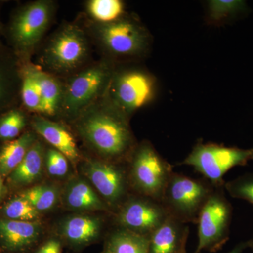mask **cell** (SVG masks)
<instances>
[{
	"label": "cell",
	"instance_id": "obj_3",
	"mask_svg": "<svg viewBox=\"0 0 253 253\" xmlns=\"http://www.w3.org/2000/svg\"><path fill=\"white\" fill-rule=\"evenodd\" d=\"M158 81L140 68H115L105 97L129 118L156 99Z\"/></svg>",
	"mask_w": 253,
	"mask_h": 253
},
{
	"label": "cell",
	"instance_id": "obj_8",
	"mask_svg": "<svg viewBox=\"0 0 253 253\" xmlns=\"http://www.w3.org/2000/svg\"><path fill=\"white\" fill-rule=\"evenodd\" d=\"M232 213V206L224 195V187L215 188L199 214V242L194 253H214L222 249L229 239Z\"/></svg>",
	"mask_w": 253,
	"mask_h": 253
},
{
	"label": "cell",
	"instance_id": "obj_35",
	"mask_svg": "<svg viewBox=\"0 0 253 253\" xmlns=\"http://www.w3.org/2000/svg\"><path fill=\"white\" fill-rule=\"evenodd\" d=\"M179 253H186V242L183 245Z\"/></svg>",
	"mask_w": 253,
	"mask_h": 253
},
{
	"label": "cell",
	"instance_id": "obj_24",
	"mask_svg": "<svg viewBox=\"0 0 253 253\" xmlns=\"http://www.w3.org/2000/svg\"><path fill=\"white\" fill-rule=\"evenodd\" d=\"M86 11L97 24H107L121 19L126 15V7L121 0H91Z\"/></svg>",
	"mask_w": 253,
	"mask_h": 253
},
{
	"label": "cell",
	"instance_id": "obj_23",
	"mask_svg": "<svg viewBox=\"0 0 253 253\" xmlns=\"http://www.w3.org/2000/svg\"><path fill=\"white\" fill-rule=\"evenodd\" d=\"M18 195L27 200L38 212H47L56 207L61 193L59 188L52 184H40L21 191Z\"/></svg>",
	"mask_w": 253,
	"mask_h": 253
},
{
	"label": "cell",
	"instance_id": "obj_7",
	"mask_svg": "<svg viewBox=\"0 0 253 253\" xmlns=\"http://www.w3.org/2000/svg\"><path fill=\"white\" fill-rule=\"evenodd\" d=\"M114 71L112 63L106 61L78 73L63 89L61 109L68 115H80L95 100L104 97Z\"/></svg>",
	"mask_w": 253,
	"mask_h": 253
},
{
	"label": "cell",
	"instance_id": "obj_28",
	"mask_svg": "<svg viewBox=\"0 0 253 253\" xmlns=\"http://www.w3.org/2000/svg\"><path fill=\"white\" fill-rule=\"evenodd\" d=\"M11 63L0 55V111L9 106L15 91L16 74Z\"/></svg>",
	"mask_w": 253,
	"mask_h": 253
},
{
	"label": "cell",
	"instance_id": "obj_30",
	"mask_svg": "<svg viewBox=\"0 0 253 253\" xmlns=\"http://www.w3.org/2000/svg\"><path fill=\"white\" fill-rule=\"evenodd\" d=\"M68 161V158L57 150L54 148L48 149L44 159L46 172L53 177H63L69 170Z\"/></svg>",
	"mask_w": 253,
	"mask_h": 253
},
{
	"label": "cell",
	"instance_id": "obj_12",
	"mask_svg": "<svg viewBox=\"0 0 253 253\" xmlns=\"http://www.w3.org/2000/svg\"><path fill=\"white\" fill-rule=\"evenodd\" d=\"M87 39L78 26L67 25L50 40L44 52L46 64L57 72H68L84 62L88 55Z\"/></svg>",
	"mask_w": 253,
	"mask_h": 253
},
{
	"label": "cell",
	"instance_id": "obj_4",
	"mask_svg": "<svg viewBox=\"0 0 253 253\" xmlns=\"http://www.w3.org/2000/svg\"><path fill=\"white\" fill-rule=\"evenodd\" d=\"M251 161H253V148L240 149L200 141L178 165L191 166L214 187L219 188L224 187V176L231 169L246 166Z\"/></svg>",
	"mask_w": 253,
	"mask_h": 253
},
{
	"label": "cell",
	"instance_id": "obj_1",
	"mask_svg": "<svg viewBox=\"0 0 253 253\" xmlns=\"http://www.w3.org/2000/svg\"><path fill=\"white\" fill-rule=\"evenodd\" d=\"M79 116L78 133L101 159L120 164L129 161L137 144L127 116L105 96L101 102L89 106Z\"/></svg>",
	"mask_w": 253,
	"mask_h": 253
},
{
	"label": "cell",
	"instance_id": "obj_31",
	"mask_svg": "<svg viewBox=\"0 0 253 253\" xmlns=\"http://www.w3.org/2000/svg\"><path fill=\"white\" fill-rule=\"evenodd\" d=\"M63 241L59 238L46 240L35 251L34 253H62Z\"/></svg>",
	"mask_w": 253,
	"mask_h": 253
},
{
	"label": "cell",
	"instance_id": "obj_25",
	"mask_svg": "<svg viewBox=\"0 0 253 253\" xmlns=\"http://www.w3.org/2000/svg\"><path fill=\"white\" fill-rule=\"evenodd\" d=\"M1 218L10 220L40 221L42 214L22 196H15L9 200L0 210Z\"/></svg>",
	"mask_w": 253,
	"mask_h": 253
},
{
	"label": "cell",
	"instance_id": "obj_27",
	"mask_svg": "<svg viewBox=\"0 0 253 253\" xmlns=\"http://www.w3.org/2000/svg\"><path fill=\"white\" fill-rule=\"evenodd\" d=\"M21 93L26 109L33 112H41V96L33 66H27L23 69Z\"/></svg>",
	"mask_w": 253,
	"mask_h": 253
},
{
	"label": "cell",
	"instance_id": "obj_16",
	"mask_svg": "<svg viewBox=\"0 0 253 253\" xmlns=\"http://www.w3.org/2000/svg\"><path fill=\"white\" fill-rule=\"evenodd\" d=\"M31 124L35 132L64 155L70 162L77 164L80 160L79 151L74 138L66 127L42 116L33 118Z\"/></svg>",
	"mask_w": 253,
	"mask_h": 253
},
{
	"label": "cell",
	"instance_id": "obj_15",
	"mask_svg": "<svg viewBox=\"0 0 253 253\" xmlns=\"http://www.w3.org/2000/svg\"><path fill=\"white\" fill-rule=\"evenodd\" d=\"M61 198L64 207L70 211L112 212L88 181L82 177L77 176L68 181L61 194Z\"/></svg>",
	"mask_w": 253,
	"mask_h": 253
},
{
	"label": "cell",
	"instance_id": "obj_2",
	"mask_svg": "<svg viewBox=\"0 0 253 253\" xmlns=\"http://www.w3.org/2000/svg\"><path fill=\"white\" fill-rule=\"evenodd\" d=\"M126 168L130 189L135 194L161 201L173 166L149 141L136 145Z\"/></svg>",
	"mask_w": 253,
	"mask_h": 253
},
{
	"label": "cell",
	"instance_id": "obj_20",
	"mask_svg": "<svg viewBox=\"0 0 253 253\" xmlns=\"http://www.w3.org/2000/svg\"><path fill=\"white\" fill-rule=\"evenodd\" d=\"M41 100V114L55 116L62 105L63 89L57 80L47 73L33 67Z\"/></svg>",
	"mask_w": 253,
	"mask_h": 253
},
{
	"label": "cell",
	"instance_id": "obj_19",
	"mask_svg": "<svg viewBox=\"0 0 253 253\" xmlns=\"http://www.w3.org/2000/svg\"><path fill=\"white\" fill-rule=\"evenodd\" d=\"M101 253H149V236L116 226L105 240Z\"/></svg>",
	"mask_w": 253,
	"mask_h": 253
},
{
	"label": "cell",
	"instance_id": "obj_6",
	"mask_svg": "<svg viewBox=\"0 0 253 253\" xmlns=\"http://www.w3.org/2000/svg\"><path fill=\"white\" fill-rule=\"evenodd\" d=\"M96 37L101 47L116 59H136L146 56L152 38L144 25L125 16L115 22L97 24Z\"/></svg>",
	"mask_w": 253,
	"mask_h": 253
},
{
	"label": "cell",
	"instance_id": "obj_34",
	"mask_svg": "<svg viewBox=\"0 0 253 253\" xmlns=\"http://www.w3.org/2000/svg\"><path fill=\"white\" fill-rule=\"evenodd\" d=\"M246 243L247 249L249 248V249H252L253 251V237L252 239L249 240V241H246Z\"/></svg>",
	"mask_w": 253,
	"mask_h": 253
},
{
	"label": "cell",
	"instance_id": "obj_32",
	"mask_svg": "<svg viewBox=\"0 0 253 253\" xmlns=\"http://www.w3.org/2000/svg\"><path fill=\"white\" fill-rule=\"evenodd\" d=\"M247 249L246 242H241L239 244L236 245L235 247L234 248L229 252L226 253H243L244 250Z\"/></svg>",
	"mask_w": 253,
	"mask_h": 253
},
{
	"label": "cell",
	"instance_id": "obj_22",
	"mask_svg": "<svg viewBox=\"0 0 253 253\" xmlns=\"http://www.w3.org/2000/svg\"><path fill=\"white\" fill-rule=\"evenodd\" d=\"M206 5L207 20L212 25L230 22L246 14L248 10L247 4L242 0H210Z\"/></svg>",
	"mask_w": 253,
	"mask_h": 253
},
{
	"label": "cell",
	"instance_id": "obj_9",
	"mask_svg": "<svg viewBox=\"0 0 253 253\" xmlns=\"http://www.w3.org/2000/svg\"><path fill=\"white\" fill-rule=\"evenodd\" d=\"M52 15V4L44 0L33 1L18 10L9 28L10 41L18 54L27 56L36 48Z\"/></svg>",
	"mask_w": 253,
	"mask_h": 253
},
{
	"label": "cell",
	"instance_id": "obj_21",
	"mask_svg": "<svg viewBox=\"0 0 253 253\" xmlns=\"http://www.w3.org/2000/svg\"><path fill=\"white\" fill-rule=\"evenodd\" d=\"M37 139L33 131H26L19 137L6 144L0 150V173L6 178L18 167Z\"/></svg>",
	"mask_w": 253,
	"mask_h": 253
},
{
	"label": "cell",
	"instance_id": "obj_17",
	"mask_svg": "<svg viewBox=\"0 0 253 253\" xmlns=\"http://www.w3.org/2000/svg\"><path fill=\"white\" fill-rule=\"evenodd\" d=\"M189 226L168 216L149 236V253H179L187 242Z\"/></svg>",
	"mask_w": 253,
	"mask_h": 253
},
{
	"label": "cell",
	"instance_id": "obj_10",
	"mask_svg": "<svg viewBox=\"0 0 253 253\" xmlns=\"http://www.w3.org/2000/svg\"><path fill=\"white\" fill-rule=\"evenodd\" d=\"M81 171L111 212H116L130 195L127 170L120 163L88 159L82 166Z\"/></svg>",
	"mask_w": 253,
	"mask_h": 253
},
{
	"label": "cell",
	"instance_id": "obj_29",
	"mask_svg": "<svg viewBox=\"0 0 253 253\" xmlns=\"http://www.w3.org/2000/svg\"><path fill=\"white\" fill-rule=\"evenodd\" d=\"M224 188L231 197L244 200L253 206V174H246L225 182Z\"/></svg>",
	"mask_w": 253,
	"mask_h": 253
},
{
	"label": "cell",
	"instance_id": "obj_11",
	"mask_svg": "<svg viewBox=\"0 0 253 253\" xmlns=\"http://www.w3.org/2000/svg\"><path fill=\"white\" fill-rule=\"evenodd\" d=\"M168 216L161 201L141 195L130 194L114 213V221L118 227L149 236Z\"/></svg>",
	"mask_w": 253,
	"mask_h": 253
},
{
	"label": "cell",
	"instance_id": "obj_5",
	"mask_svg": "<svg viewBox=\"0 0 253 253\" xmlns=\"http://www.w3.org/2000/svg\"><path fill=\"white\" fill-rule=\"evenodd\" d=\"M214 189L206 179L174 172L161 202L170 217L184 224H197L200 212Z\"/></svg>",
	"mask_w": 253,
	"mask_h": 253
},
{
	"label": "cell",
	"instance_id": "obj_18",
	"mask_svg": "<svg viewBox=\"0 0 253 253\" xmlns=\"http://www.w3.org/2000/svg\"><path fill=\"white\" fill-rule=\"evenodd\" d=\"M44 149L37 140L23 158L22 162L6 177V182L11 188L26 187L34 184L42 177L44 170Z\"/></svg>",
	"mask_w": 253,
	"mask_h": 253
},
{
	"label": "cell",
	"instance_id": "obj_14",
	"mask_svg": "<svg viewBox=\"0 0 253 253\" xmlns=\"http://www.w3.org/2000/svg\"><path fill=\"white\" fill-rule=\"evenodd\" d=\"M104 221L98 216L73 214L63 219L58 227L59 239L75 249H81L97 241Z\"/></svg>",
	"mask_w": 253,
	"mask_h": 253
},
{
	"label": "cell",
	"instance_id": "obj_26",
	"mask_svg": "<svg viewBox=\"0 0 253 253\" xmlns=\"http://www.w3.org/2000/svg\"><path fill=\"white\" fill-rule=\"evenodd\" d=\"M26 126V116L19 110L11 109L0 115V140H15L21 135Z\"/></svg>",
	"mask_w": 253,
	"mask_h": 253
},
{
	"label": "cell",
	"instance_id": "obj_33",
	"mask_svg": "<svg viewBox=\"0 0 253 253\" xmlns=\"http://www.w3.org/2000/svg\"><path fill=\"white\" fill-rule=\"evenodd\" d=\"M2 179V176H1V173H0V200L2 198L4 191V183H3Z\"/></svg>",
	"mask_w": 253,
	"mask_h": 253
},
{
	"label": "cell",
	"instance_id": "obj_13",
	"mask_svg": "<svg viewBox=\"0 0 253 253\" xmlns=\"http://www.w3.org/2000/svg\"><path fill=\"white\" fill-rule=\"evenodd\" d=\"M42 233L40 221L0 217V253H27L38 245Z\"/></svg>",
	"mask_w": 253,
	"mask_h": 253
}]
</instances>
